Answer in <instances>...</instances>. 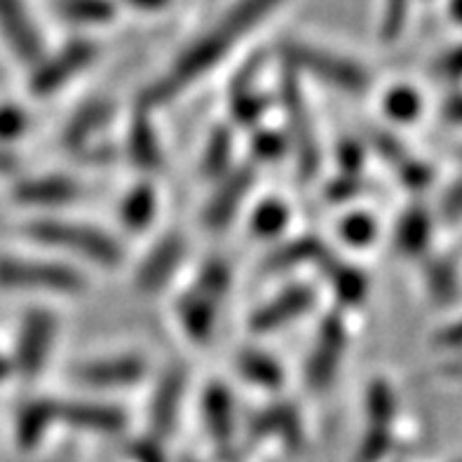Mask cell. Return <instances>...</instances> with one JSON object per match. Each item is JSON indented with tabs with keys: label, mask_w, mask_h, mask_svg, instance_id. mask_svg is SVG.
Here are the masks:
<instances>
[{
	"label": "cell",
	"mask_w": 462,
	"mask_h": 462,
	"mask_svg": "<svg viewBox=\"0 0 462 462\" xmlns=\"http://www.w3.org/2000/svg\"><path fill=\"white\" fill-rule=\"evenodd\" d=\"M282 0H237L221 22H217L209 31L199 35L198 41L179 54L174 64L162 78L152 82L146 92L141 94V106L143 108H155L174 101L179 94L186 92L193 82L205 78L218 61L228 57L237 42L245 38L249 31H254L258 23L268 17L270 12L280 5Z\"/></svg>",
	"instance_id": "1"
},
{
	"label": "cell",
	"mask_w": 462,
	"mask_h": 462,
	"mask_svg": "<svg viewBox=\"0 0 462 462\" xmlns=\"http://www.w3.org/2000/svg\"><path fill=\"white\" fill-rule=\"evenodd\" d=\"M26 233L42 245L85 256L94 263L104 265V268H116L123 261V249H120L116 237L99 228H92V226L42 218V221L31 223Z\"/></svg>",
	"instance_id": "2"
},
{
	"label": "cell",
	"mask_w": 462,
	"mask_h": 462,
	"mask_svg": "<svg viewBox=\"0 0 462 462\" xmlns=\"http://www.w3.org/2000/svg\"><path fill=\"white\" fill-rule=\"evenodd\" d=\"M284 59H287L289 69L305 70L308 76L347 94H364L369 89V70L355 59L340 57V54L328 52L317 45H308V42H287Z\"/></svg>",
	"instance_id": "3"
},
{
	"label": "cell",
	"mask_w": 462,
	"mask_h": 462,
	"mask_svg": "<svg viewBox=\"0 0 462 462\" xmlns=\"http://www.w3.org/2000/svg\"><path fill=\"white\" fill-rule=\"evenodd\" d=\"M282 106L287 113L289 125V143L296 151V160H299V171L305 181L315 179L319 171V143H317L315 127H312V117L308 111V104L303 99V92L296 80V70L289 69L282 78Z\"/></svg>",
	"instance_id": "4"
},
{
	"label": "cell",
	"mask_w": 462,
	"mask_h": 462,
	"mask_svg": "<svg viewBox=\"0 0 462 462\" xmlns=\"http://www.w3.org/2000/svg\"><path fill=\"white\" fill-rule=\"evenodd\" d=\"M85 277L76 268L61 263H31L19 258H0V287L35 289V291L78 293L85 289Z\"/></svg>",
	"instance_id": "5"
},
{
	"label": "cell",
	"mask_w": 462,
	"mask_h": 462,
	"mask_svg": "<svg viewBox=\"0 0 462 462\" xmlns=\"http://www.w3.org/2000/svg\"><path fill=\"white\" fill-rule=\"evenodd\" d=\"M347 347V328L343 317L338 312L324 317V322L319 324V331L315 336V346L310 350V357L305 364V381L310 385V390L322 393L334 383L338 366L343 362Z\"/></svg>",
	"instance_id": "6"
},
{
	"label": "cell",
	"mask_w": 462,
	"mask_h": 462,
	"mask_svg": "<svg viewBox=\"0 0 462 462\" xmlns=\"http://www.w3.org/2000/svg\"><path fill=\"white\" fill-rule=\"evenodd\" d=\"M97 57H99V47L92 41L66 42L59 52L42 59L38 64L33 78H31V89L35 97H50L64 88L66 82L73 80L80 70L88 69Z\"/></svg>",
	"instance_id": "7"
},
{
	"label": "cell",
	"mask_w": 462,
	"mask_h": 462,
	"mask_svg": "<svg viewBox=\"0 0 462 462\" xmlns=\"http://www.w3.org/2000/svg\"><path fill=\"white\" fill-rule=\"evenodd\" d=\"M254 181H256V170L252 164H242L221 176V183L217 190L207 199L205 211H202V221L209 230H226L230 221L235 218L237 209L245 205L246 195L252 193Z\"/></svg>",
	"instance_id": "8"
},
{
	"label": "cell",
	"mask_w": 462,
	"mask_h": 462,
	"mask_svg": "<svg viewBox=\"0 0 462 462\" xmlns=\"http://www.w3.org/2000/svg\"><path fill=\"white\" fill-rule=\"evenodd\" d=\"M57 336V319L50 310H31L23 319L17 346V369L26 378H35L45 366Z\"/></svg>",
	"instance_id": "9"
},
{
	"label": "cell",
	"mask_w": 462,
	"mask_h": 462,
	"mask_svg": "<svg viewBox=\"0 0 462 462\" xmlns=\"http://www.w3.org/2000/svg\"><path fill=\"white\" fill-rule=\"evenodd\" d=\"M0 33L12 52L26 64H41L45 59L41 31L22 0H0Z\"/></svg>",
	"instance_id": "10"
},
{
	"label": "cell",
	"mask_w": 462,
	"mask_h": 462,
	"mask_svg": "<svg viewBox=\"0 0 462 462\" xmlns=\"http://www.w3.org/2000/svg\"><path fill=\"white\" fill-rule=\"evenodd\" d=\"M312 305H315V291L305 284H296V287L284 289L263 308H258L249 319V327L254 334H273L308 315Z\"/></svg>",
	"instance_id": "11"
},
{
	"label": "cell",
	"mask_w": 462,
	"mask_h": 462,
	"mask_svg": "<svg viewBox=\"0 0 462 462\" xmlns=\"http://www.w3.org/2000/svg\"><path fill=\"white\" fill-rule=\"evenodd\" d=\"M146 371L148 364L139 355H123V357L78 364L73 369V378L92 387H127L136 385L146 375Z\"/></svg>",
	"instance_id": "12"
},
{
	"label": "cell",
	"mask_w": 462,
	"mask_h": 462,
	"mask_svg": "<svg viewBox=\"0 0 462 462\" xmlns=\"http://www.w3.org/2000/svg\"><path fill=\"white\" fill-rule=\"evenodd\" d=\"M183 256H186V242L179 235H167L158 245L152 246L148 256L141 261L139 270H136V284L143 291H158L171 275L176 268L181 265Z\"/></svg>",
	"instance_id": "13"
},
{
	"label": "cell",
	"mask_w": 462,
	"mask_h": 462,
	"mask_svg": "<svg viewBox=\"0 0 462 462\" xmlns=\"http://www.w3.org/2000/svg\"><path fill=\"white\" fill-rule=\"evenodd\" d=\"M218 308L221 303L205 296L199 289L190 287L188 291H183L181 299L176 300V317H179V324L188 338L199 346L209 343L214 328H217Z\"/></svg>",
	"instance_id": "14"
},
{
	"label": "cell",
	"mask_w": 462,
	"mask_h": 462,
	"mask_svg": "<svg viewBox=\"0 0 462 462\" xmlns=\"http://www.w3.org/2000/svg\"><path fill=\"white\" fill-rule=\"evenodd\" d=\"M57 416L70 428L85 432L116 434L125 428V413L117 406L97 402H57Z\"/></svg>",
	"instance_id": "15"
},
{
	"label": "cell",
	"mask_w": 462,
	"mask_h": 462,
	"mask_svg": "<svg viewBox=\"0 0 462 462\" xmlns=\"http://www.w3.org/2000/svg\"><path fill=\"white\" fill-rule=\"evenodd\" d=\"M186 393V371L171 369L162 375L155 387L151 404V428L158 437H167L174 430L176 416L181 409V399Z\"/></svg>",
	"instance_id": "16"
},
{
	"label": "cell",
	"mask_w": 462,
	"mask_h": 462,
	"mask_svg": "<svg viewBox=\"0 0 462 462\" xmlns=\"http://www.w3.org/2000/svg\"><path fill=\"white\" fill-rule=\"evenodd\" d=\"M82 195V186L66 176H41L19 183L14 198L29 207H61Z\"/></svg>",
	"instance_id": "17"
},
{
	"label": "cell",
	"mask_w": 462,
	"mask_h": 462,
	"mask_svg": "<svg viewBox=\"0 0 462 462\" xmlns=\"http://www.w3.org/2000/svg\"><path fill=\"white\" fill-rule=\"evenodd\" d=\"M127 152L136 170L152 174L162 167V148H160L155 127L148 117V108H143V106L134 113L132 125H129Z\"/></svg>",
	"instance_id": "18"
},
{
	"label": "cell",
	"mask_w": 462,
	"mask_h": 462,
	"mask_svg": "<svg viewBox=\"0 0 462 462\" xmlns=\"http://www.w3.org/2000/svg\"><path fill=\"white\" fill-rule=\"evenodd\" d=\"M331 256L319 237L315 235H305V237H296V240L287 242V245L277 246L275 252L265 258L263 273L275 275V273H287V270L300 268L305 263L322 265L327 258Z\"/></svg>",
	"instance_id": "19"
},
{
	"label": "cell",
	"mask_w": 462,
	"mask_h": 462,
	"mask_svg": "<svg viewBox=\"0 0 462 462\" xmlns=\"http://www.w3.org/2000/svg\"><path fill=\"white\" fill-rule=\"evenodd\" d=\"M254 76L256 73H254L252 64H246L230 88V113H233L235 123L242 127H256L270 106L268 97L254 88Z\"/></svg>",
	"instance_id": "20"
},
{
	"label": "cell",
	"mask_w": 462,
	"mask_h": 462,
	"mask_svg": "<svg viewBox=\"0 0 462 462\" xmlns=\"http://www.w3.org/2000/svg\"><path fill=\"white\" fill-rule=\"evenodd\" d=\"M113 116V104L108 99H89L73 113L64 127V143L70 151H85L92 136L104 127Z\"/></svg>",
	"instance_id": "21"
},
{
	"label": "cell",
	"mask_w": 462,
	"mask_h": 462,
	"mask_svg": "<svg viewBox=\"0 0 462 462\" xmlns=\"http://www.w3.org/2000/svg\"><path fill=\"white\" fill-rule=\"evenodd\" d=\"M432 237V217L420 205H413L399 217L394 228V245L404 256H422Z\"/></svg>",
	"instance_id": "22"
},
{
	"label": "cell",
	"mask_w": 462,
	"mask_h": 462,
	"mask_svg": "<svg viewBox=\"0 0 462 462\" xmlns=\"http://www.w3.org/2000/svg\"><path fill=\"white\" fill-rule=\"evenodd\" d=\"M202 413H205L207 430L214 441L218 446H228L233 437V397L223 383L207 385L205 397H202Z\"/></svg>",
	"instance_id": "23"
},
{
	"label": "cell",
	"mask_w": 462,
	"mask_h": 462,
	"mask_svg": "<svg viewBox=\"0 0 462 462\" xmlns=\"http://www.w3.org/2000/svg\"><path fill=\"white\" fill-rule=\"evenodd\" d=\"M319 268H322L328 284L334 289L336 299L343 305H359L366 299V293H369V280H366V275H364L359 268L343 263V261L331 256H328Z\"/></svg>",
	"instance_id": "24"
},
{
	"label": "cell",
	"mask_w": 462,
	"mask_h": 462,
	"mask_svg": "<svg viewBox=\"0 0 462 462\" xmlns=\"http://www.w3.org/2000/svg\"><path fill=\"white\" fill-rule=\"evenodd\" d=\"M235 366H237V371H240L245 381H249L252 385L265 387V390H277L284 383L282 364L263 350L246 347V350L237 352Z\"/></svg>",
	"instance_id": "25"
},
{
	"label": "cell",
	"mask_w": 462,
	"mask_h": 462,
	"mask_svg": "<svg viewBox=\"0 0 462 462\" xmlns=\"http://www.w3.org/2000/svg\"><path fill=\"white\" fill-rule=\"evenodd\" d=\"M155 211H158L155 188L151 183H141V186H136L134 190H129L125 195L123 205H120V221L132 233H141V230H146L151 226L152 218H155Z\"/></svg>",
	"instance_id": "26"
},
{
	"label": "cell",
	"mask_w": 462,
	"mask_h": 462,
	"mask_svg": "<svg viewBox=\"0 0 462 462\" xmlns=\"http://www.w3.org/2000/svg\"><path fill=\"white\" fill-rule=\"evenodd\" d=\"M57 402H50V399H38V402H31L29 406H23V411L19 413V441L22 446H35L42 439V434L47 432V428L57 422Z\"/></svg>",
	"instance_id": "27"
},
{
	"label": "cell",
	"mask_w": 462,
	"mask_h": 462,
	"mask_svg": "<svg viewBox=\"0 0 462 462\" xmlns=\"http://www.w3.org/2000/svg\"><path fill=\"white\" fill-rule=\"evenodd\" d=\"M230 160H233V129L217 127L205 143L199 171L207 179H221V176L228 174Z\"/></svg>",
	"instance_id": "28"
},
{
	"label": "cell",
	"mask_w": 462,
	"mask_h": 462,
	"mask_svg": "<svg viewBox=\"0 0 462 462\" xmlns=\"http://www.w3.org/2000/svg\"><path fill=\"white\" fill-rule=\"evenodd\" d=\"M425 287L437 305H448L457 299V270L451 258H430L425 265Z\"/></svg>",
	"instance_id": "29"
},
{
	"label": "cell",
	"mask_w": 462,
	"mask_h": 462,
	"mask_svg": "<svg viewBox=\"0 0 462 462\" xmlns=\"http://www.w3.org/2000/svg\"><path fill=\"white\" fill-rule=\"evenodd\" d=\"M57 12L66 22L99 26L116 19L113 0H57Z\"/></svg>",
	"instance_id": "30"
},
{
	"label": "cell",
	"mask_w": 462,
	"mask_h": 462,
	"mask_svg": "<svg viewBox=\"0 0 462 462\" xmlns=\"http://www.w3.org/2000/svg\"><path fill=\"white\" fill-rule=\"evenodd\" d=\"M287 226L289 207L277 198L263 199V202L254 209L252 223H249L254 237H261V240H275L277 235L284 233Z\"/></svg>",
	"instance_id": "31"
},
{
	"label": "cell",
	"mask_w": 462,
	"mask_h": 462,
	"mask_svg": "<svg viewBox=\"0 0 462 462\" xmlns=\"http://www.w3.org/2000/svg\"><path fill=\"white\" fill-rule=\"evenodd\" d=\"M366 411H369L371 428H390L397 413V399L393 385L383 378H375L366 390Z\"/></svg>",
	"instance_id": "32"
},
{
	"label": "cell",
	"mask_w": 462,
	"mask_h": 462,
	"mask_svg": "<svg viewBox=\"0 0 462 462\" xmlns=\"http://www.w3.org/2000/svg\"><path fill=\"white\" fill-rule=\"evenodd\" d=\"M383 111L394 123H413L422 111L420 94L409 85H397L383 97Z\"/></svg>",
	"instance_id": "33"
},
{
	"label": "cell",
	"mask_w": 462,
	"mask_h": 462,
	"mask_svg": "<svg viewBox=\"0 0 462 462\" xmlns=\"http://www.w3.org/2000/svg\"><path fill=\"white\" fill-rule=\"evenodd\" d=\"M230 284H233V273H230V265L223 261V258H211L207 261L198 273V280H195L193 287L209 296V299L223 303L226 296L230 291Z\"/></svg>",
	"instance_id": "34"
},
{
	"label": "cell",
	"mask_w": 462,
	"mask_h": 462,
	"mask_svg": "<svg viewBox=\"0 0 462 462\" xmlns=\"http://www.w3.org/2000/svg\"><path fill=\"white\" fill-rule=\"evenodd\" d=\"M299 416L291 406H273V409H265L261 416L254 418L252 432L263 437V434H282V437H291L296 439L299 437Z\"/></svg>",
	"instance_id": "35"
},
{
	"label": "cell",
	"mask_w": 462,
	"mask_h": 462,
	"mask_svg": "<svg viewBox=\"0 0 462 462\" xmlns=\"http://www.w3.org/2000/svg\"><path fill=\"white\" fill-rule=\"evenodd\" d=\"M338 235L346 245L364 249V246L374 245L375 235H378V223L366 211H352L338 223Z\"/></svg>",
	"instance_id": "36"
},
{
	"label": "cell",
	"mask_w": 462,
	"mask_h": 462,
	"mask_svg": "<svg viewBox=\"0 0 462 462\" xmlns=\"http://www.w3.org/2000/svg\"><path fill=\"white\" fill-rule=\"evenodd\" d=\"M289 148V136L275 129H258L252 139V152L258 162H275Z\"/></svg>",
	"instance_id": "37"
},
{
	"label": "cell",
	"mask_w": 462,
	"mask_h": 462,
	"mask_svg": "<svg viewBox=\"0 0 462 462\" xmlns=\"http://www.w3.org/2000/svg\"><path fill=\"white\" fill-rule=\"evenodd\" d=\"M397 171H399V181H402V186H404L406 190H411V193H420V190H425L434 179L432 167L413 158L404 160V162L397 167Z\"/></svg>",
	"instance_id": "38"
},
{
	"label": "cell",
	"mask_w": 462,
	"mask_h": 462,
	"mask_svg": "<svg viewBox=\"0 0 462 462\" xmlns=\"http://www.w3.org/2000/svg\"><path fill=\"white\" fill-rule=\"evenodd\" d=\"M409 7H411V0H385V10H383V22H381L383 41L385 42L397 41L402 29H404Z\"/></svg>",
	"instance_id": "39"
},
{
	"label": "cell",
	"mask_w": 462,
	"mask_h": 462,
	"mask_svg": "<svg viewBox=\"0 0 462 462\" xmlns=\"http://www.w3.org/2000/svg\"><path fill=\"white\" fill-rule=\"evenodd\" d=\"M364 158H366L364 146L355 139H343L338 143V148H336V160H338V167L343 174L359 176V171L364 167Z\"/></svg>",
	"instance_id": "40"
},
{
	"label": "cell",
	"mask_w": 462,
	"mask_h": 462,
	"mask_svg": "<svg viewBox=\"0 0 462 462\" xmlns=\"http://www.w3.org/2000/svg\"><path fill=\"white\" fill-rule=\"evenodd\" d=\"M29 129V116L19 106H0V139H19Z\"/></svg>",
	"instance_id": "41"
},
{
	"label": "cell",
	"mask_w": 462,
	"mask_h": 462,
	"mask_svg": "<svg viewBox=\"0 0 462 462\" xmlns=\"http://www.w3.org/2000/svg\"><path fill=\"white\" fill-rule=\"evenodd\" d=\"M371 141H374L375 152L390 164H394V167H399L404 160H409L404 143H402L397 136L387 134V132H374V134H371Z\"/></svg>",
	"instance_id": "42"
},
{
	"label": "cell",
	"mask_w": 462,
	"mask_h": 462,
	"mask_svg": "<svg viewBox=\"0 0 462 462\" xmlns=\"http://www.w3.org/2000/svg\"><path fill=\"white\" fill-rule=\"evenodd\" d=\"M434 78L446 82H457L462 80V45L453 47L448 52L441 54L432 66Z\"/></svg>",
	"instance_id": "43"
},
{
	"label": "cell",
	"mask_w": 462,
	"mask_h": 462,
	"mask_svg": "<svg viewBox=\"0 0 462 462\" xmlns=\"http://www.w3.org/2000/svg\"><path fill=\"white\" fill-rule=\"evenodd\" d=\"M359 193H362V179L352 174H340L338 179H334V181L328 183L327 193L324 195H327L328 202L340 205V202H350V199L357 198Z\"/></svg>",
	"instance_id": "44"
},
{
	"label": "cell",
	"mask_w": 462,
	"mask_h": 462,
	"mask_svg": "<svg viewBox=\"0 0 462 462\" xmlns=\"http://www.w3.org/2000/svg\"><path fill=\"white\" fill-rule=\"evenodd\" d=\"M390 428H371V432L366 434V439L362 444V457L364 462H375L383 453L390 448Z\"/></svg>",
	"instance_id": "45"
},
{
	"label": "cell",
	"mask_w": 462,
	"mask_h": 462,
	"mask_svg": "<svg viewBox=\"0 0 462 462\" xmlns=\"http://www.w3.org/2000/svg\"><path fill=\"white\" fill-rule=\"evenodd\" d=\"M441 218L446 223H457L462 218V181L453 183L441 198Z\"/></svg>",
	"instance_id": "46"
},
{
	"label": "cell",
	"mask_w": 462,
	"mask_h": 462,
	"mask_svg": "<svg viewBox=\"0 0 462 462\" xmlns=\"http://www.w3.org/2000/svg\"><path fill=\"white\" fill-rule=\"evenodd\" d=\"M434 340H437V343L444 347H462V319H457V322H453V324H448L446 328H441Z\"/></svg>",
	"instance_id": "47"
},
{
	"label": "cell",
	"mask_w": 462,
	"mask_h": 462,
	"mask_svg": "<svg viewBox=\"0 0 462 462\" xmlns=\"http://www.w3.org/2000/svg\"><path fill=\"white\" fill-rule=\"evenodd\" d=\"M444 117L446 120H451V123L462 125V97H451V99L444 104Z\"/></svg>",
	"instance_id": "48"
},
{
	"label": "cell",
	"mask_w": 462,
	"mask_h": 462,
	"mask_svg": "<svg viewBox=\"0 0 462 462\" xmlns=\"http://www.w3.org/2000/svg\"><path fill=\"white\" fill-rule=\"evenodd\" d=\"M127 3H129V5L139 7V10L152 12V10H162V7L167 5L170 0H127Z\"/></svg>",
	"instance_id": "49"
},
{
	"label": "cell",
	"mask_w": 462,
	"mask_h": 462,
	"mask_svg": "<svg viewBox=\"0 0 462 462\" xmlns=\"http://www.w3.org/2000/svg\"><path fill=\"white\" fill-rule=\"evenodd\" d=\"M14 167H17V160L0 148V174H10V171H14Z\"/></svg>",
	"instance_id": "50"
},
{
	"label": "cell",
	"mask_w": 462,
	"mask_h": 462,
	"mask_svg": "<svg viewBox=\"0 0 462 462\" xmlns=\"http://www.w3.org/2000/svg\"><path fill=\"white\" fill-rule=\"evenodd\" d=\"M448 12H451L453 22L462 23V0H451V5H448Z\"/></svg>",
	"instance_id": "51"
},
{
	"label": "cell",
	"mask_w": 462,
	"mask_h": 462,
	"mask_svg": "<svg viewBox=\"0 0 462 462\" xmlns=\"http://www.w3.org/2000/svg\"><path fill=\"white\" fill-rule=\"evenodd\" d=\"M7 375H10V364H7L5 359L0 357V381H5Z\"/></svg>",
	"instance_id": "52"
},
{
	"label": "cell",
	"mask_w": 462,
	"mask_h": 462,
	"mask_svg": "<svg viewBox=\"0 0 462 462\" xmlns=\"http://www.w3.org/2000/svg\"><path fill=\"white\" fill-rule=\"evenodd\" d=\"M457 155H460V160H462V148H460V151H457Z\"/></svg>",
	"instance_id": "53"
}]
</instances>
